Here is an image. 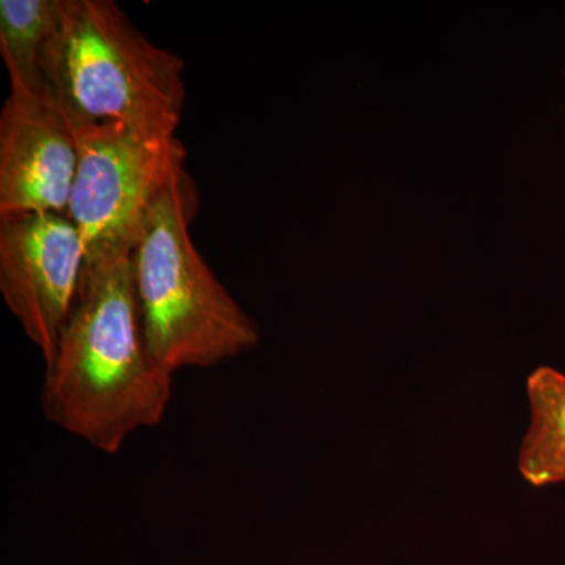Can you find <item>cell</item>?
I'll use <instances>...</instances> for the list:
<instances>
[{
    "instance_id": "cell-1",
    "label": "cell",
    "mask_w": 565,
    "mask_h": 565,
    "mask_svg": "<svg viewBox=\"0 0 565 565\" xmlns=\"http://www.w3.org/2000/svg\"><path fill=\"white\" fill-rule=\"evenodd\" d=\"M131 255L85 264L41 388L47 422L104 455L120 452L137 430L159 426L173 394V374L145 343Z\"/></svg>"
},
{
    "instance_id": "cell-2",
    "label": "cell",
    "mask_w": 565,
    "mask_h": 565,
    "mask_svg": "<svg viewBox=\"0 0 565 565\" xmlns=\"http://www.w3.org/2000/svg\"><path fill=\"white\" fill-rule=\"evenodd\" d=\"M196 206L195 182L185 162L178 163L145 215L131 255L145 343L170 374L230 362L262 340L258 323L192 243Z\"/></svg>"
},
{
    "instance_id": "cell-3",
    "label": "cell",
    "mask_w": 565,
    "mask_h": 565,
    "mask_svg": "<svg viewBox=\"0 0 565 565\" xmlns=\"http://www.w3.org/2000/svg\"><path fill=\"white\" fill-rule=\"evenodd\" d=\"M184 71L180 55L151 43L111 0H63L43 76L73 129L117 125L174 137Z\"/></svg>"
},
{
    "instance_id": "cell-4",
    "label": "cell",
    "mask_w": 565,
    "mask_h": 565,
    "mask_svg": "<svg viewBox=\"0 0 565 565\" xmlns=\"http://www.w3.org/2000/svg\"><path fill=\"white\" fill-rule=\"evenodd\" d=\"M73 131L79 166L66 215L79 230L87 262L132 253L151 203L185 162L184 145L177 136L117 125Z\"/></svg>"
},
{
    "instance_id": "cell-5",
    "label": "cell",
    "mask_w": 565,
    "mask_h": 565,
    "mask_svg": "<svg viewBox=\"0 0 565 565\" xmlns=\"http://www.w3.org/2000/svg\"><path fill=\"white\" fill-rule=\"evenodd\" d=\"M85 264L84 241L68 215L0 217V292L44 364L76 302Z\"/></svg>"
},
{
    "instance_id": "cell-6",
    "label": "cell",
    "mask_w": 565,
    "mask_h": 565,
    "mask_svg": "<svg viewBox=\"0 0 565 565\" xmlns=\"http://www.w3.org/2000/svg\"><path fill=\"white\" fill-rule=\"evenodd\" d=\"M76 134L47 95L10 90L0 114V217L68 212Z\"/></svg>"
},
{
    "instance_id": "cell-7",
    "label": "cell",
    "mask_w": 565,
    "mask_h": 565,
    "mask_svg": "<svg viewBox=\"0 0 565 565\" xmlns=\"http://www.w3.org/2000/svg\"><path fill=\"white\" fill-rule=\"evenodd\" d=\"M530 423L516 455V468L535 489L565 484V373L535 367L526 379Z\"/></svg>"
},
{
    "instance_id": "cell-8",
    "label": "cell",
    "mask_w": 565,
    "mask_h": 565,
    "mask_svg": "<svg viewBox=\"0 0 565 565\" xmlns=\"http://www.w3.org/2000/svg\"><path fill=\"white\" fill-rule=\"evenodd\" d=\"M63 0H2L0 55L10 90L46 95L44 61L57 33Z\"/></svg>"
}]
</instances>
